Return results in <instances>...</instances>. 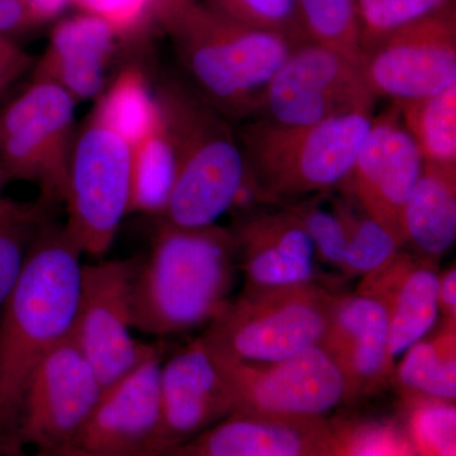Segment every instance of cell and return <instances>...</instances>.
<instances>
[{
	"label": "cell",
	"instance_id": "cell-40",
	"mask_svg": "<svg viewBox=\"0 0 456 456\" xmlns=\"http://www.w3.org/2000/svg\"><path fill=\"white\" fill-rule=\"evenodd\" d=\"M32 456H95L79 446H65V448L36 450Z\"/></svg>",
	"mask_w": 456,
	"mask_h": 456
},
{
	"label": "cell",
	"instance_id": "cell-33",
	"mask_svg": "<svg viewBox=\"0 0 456 456\" xmlns=\"http://www.w3.org/2000/svg\"><path fill=\"white\" fill-rule=\"evenodd\" d=\"M338 456H415L395 421L331 419Z\"/></svg>",
	"mask_w": 456,
	"mask_h": 456
},
{
	"label": "cell",
	"instance_id": "cell-21",
	"mask_svg": "<svg viewBox=\"0 0 456 456\" xmlns=\"http://www.w3.org/2000/svg\"><path fill=\"white\" fill-rule=\"evenodd\" d=\"M117 35L106 20L90 14L62 20L31 68L32 82L55 84L77 103L98 98L106 86Z\"/></svg>",
	"mask_w": 456,
	"mask_h": 456
},
{
	"label": "cell",
	"instance_id": "cell-14",
	"mask_svg": "<svg viewBox=\"0 0 456 456\" xmlns=\"http://www.w3.org/2000/svg\"><path fill=\"white\" fill-rule=\"evenodd\" d=\"M424 165L419 146L404 128L398 108L392 104L373 117L349 175L338 189L404 248L403 209Z\"/></svg>",
	"mask_w": 456,
	"mask_h": 456
},
{
	"label": "cell",
	"instance_id": "cell-15",
	"mask_svg": "<svg viewBox=\"0 0 456 456\" xmlns=\"http://www.w3.org/2000/svg\"><path fill=\"white\" fill-rule=\"evenodd\" d=\"M155 351L130 373L103 389L77 439L95 456H164L161 444L160 369Z\"/></svg>",
	"mask_w": 456,
	"mask_h": 456
},
{
	"label": "cell",
	"instance_id": "cell-2",
	"mask_svg": "<svg viewBox=\"0 0 456 456\" xmlns=\"http://www.w3.org/2000/svg\"><path fill=\"white\" fill-rule=\"evenodd\" d=\"M239 257L231 228L161 222L132 281V323L165 338L211 325L232 301Z\"/></svg>",
	"mask_w": 456,
	"mask_h": 456
},
{
	"label": "cell",
	"instance_id": "cell-31",
	"mask_svg": "<svg viewBox=\"0 0 456 456\" xmlns=\"http://www.w3.org/2000/svg\"><path fill=\"white\" fill-rule=\"evenodd\" d=\"M42 208L17 203L0 213V314L22 272L29 246L45 224Z\"/></svg>",
	"mask_w": 456,
	"mask_h": 456
},
{
	"label": "cell",
	"instance_id": "cell-37",
	"mask_svg": "<svg viewBox=\"0 0 456 456\" xmlns=\"http://www.w3.org/2000/svg\"><path fill=\"white\" fill-rule=\"evenodd\" d=\"M38 23L26 0H0V37L25 31Z\"/></svg>",
	"mask_w": 456,
	"mask_h": 456
},
{
	"label": "cell",
	"instance_id": "cell-29",
	"mask_svg": "<svg viewBox=\"0 0 456 456\" xmlns=\"http://www.w3.org/2000/svg\"><path fill=\"white\" fill-rule=\"evenodd\" d=\"M308 41L362 61L356 0H296Z\"/></svg>",
	"mask_w": 456,
	"mask_h": 456
},
{
	"label": "cell",
	"instance_id": "cell-20",
	"mask_svg": "<svg viewBox=\"0 0 456 456\" xmlns=\"http://www.w3.org/2000/svg\"><path fill=\"white\" fill-rule=\"evenodd\" d=\"M440 269L402 248L382 268L362 278L356 292L386 305L389 318V353L393 362L430 332L439 308Z\"/></svg>",
	"mask_w": 456,
	"mask_h": 456
},
{
	"label": "cell",
	"instance_id": "cell-43",
	"mask_svg": "<svg viewBox=\"0 0 456 456\" xmlns=\"http://www.w3.org/2000/svg\"><path fill=\"white\" fill-rule=\"evenodd\" d=\"M20 452H18V454H9V452H4V450L0 449V456H18Z\"/></svg>",
	"mask_w": 456,
	"mask_h": 456
},
{
	"label": "cell",
	"instance_id": "cell-34",
	"mask_svg": "<svg viewBox=\"0 0 456 456\" xmlns=\"http://www.w3.org/2000/svg\"><path fill=\"white\" fill-rule=\"evenodd\" d=\"M213 9L242 25L277 33L296 45L308 41L296 0H207Z\"/></svg>",
	"mask_w": 456,
	"mask_h": 456
},
{
	"label": "cell",
	"instance_id": "cell-32",
	"mask_svg": "<svg viewBox=\"0 0 456 456\" xmlns=\"http://www.w3.org/2000/svg\"><path fill=\"white\" fill-rule=\"evenodd\" d=\"M362 53L389 33L454 5V0H356Z\"/></svg>",
	"mask_w": 456,
	"mask_h": 456
},
{
	"label": "cell",
	"instance_id": "cell-5",
	"mask_svg": "<svg viewBox=\"0 0 456 456\" xmlns=\"http://www.w3.org/2000/svg\"><path fill=\"white\" fill-rule=\"evenodd\" d=\"M237 136L246 165L273 206L338 189L349 175L373 110H356L310 126L248 119Z\"/></svg>",
	"mask_w": 456,
	"mask_h": 456
},
{
	"label": "cell",
	"instance_id": "cell-11",
	"mask_svg": "<svg viewBox=\"0 0 456 456\" xmlns=\"http://www.w3.org/2000/svg\"><path fill=\"white\" fill-rule=\"evenodd\" d=\"M137 265L139 259L83 265L71 336L103 388L160 349L132 336V281Z\"/></svg>",
	"mask_w": 456,
	"mask_h": 456
},
{
	"label": "cell",
	"instance_id": "cell-42",
	"mask_svg": "<svg viewBox=\"0 0 456 456\" xmlns=\"http://www.w3.org/2000/svg\"><path fill=\"white\" fill-rule=\"evenodd\" d=\"M9 182H11V180H9L7 174H5L2 167H0V200H2L3 189L7 187Z\"/></svg>",
	"mask_w": 456,
	"mask_h": 456
},
{
	"label": "cell",
	"instance_id": "cell-38",
	"mask_svg": "<svg viewBox=\"0 0 456 456\" xmlns=\"http://www.w3.org/2000/svg\"><path fill=\"white\" fill-rule=\"evenodd\" d=\"M439 308L444 320L456 321V268L455 265L440 272Z\"/></svg>",
	"mask_w": 456,
	"mask_h": 456
},
{
	"label": "cell",
	"instance_id": "cell-39",
	"mask_svg": "<svg viewBox=\"0 0 456 456\" xmlns=\"http://www.w3.org/2000/svg\"><path fill=\"white\" fill-rule=\"evenodd\" d=\"M73 0H26L27 5L38 22L50 20V18L61 13L62 9Z\"/></svg>",
	"mask_w": 456,
	"mask_h": 456
},
{
	"label": "cell",
	"instance_id": "cell-17",
	"mask_svg": "<svg viewBox=\"0 0 456 456\" xmlns=\"http://www.w3.org/2000/svg\"><path fill=\"white\" fill-rule=\"evenodd\" d=\"M236 221L231 228L237 246L244 290L272 289L321 281L316 251L297 216L285 206Z\"/></svg>",
	"mask_w": 456,
	"mask_h": 456
},
{
	"label": "cell",
	"instance_id": "cell-18",
	"mask_svg": "<svg viewBox=\"0 0 456 456\" xmlns=\"http://www.w3.org/2000/svg\"><path fill=\"white\" fill-rule=\"evenodd\" d=\"M321 346L344 373L351 403L391 384L395 362L389 353L388 311L377 299L358 292L338 293Z\"/></svg>",
	"mask_w": 456,
	"mask_h": 456
},
{
	"label": "cell",
	"instance_id": "cell-6",
	"mask_svg": "<svg viewBox=\"0 0 456 456\" xmlns=\"http://www.w3.org/2000/svg\"><path fill=\"white\" fill-rule=\"evenodd\" d=\"M323 279L272 289L242 290L207 326V346L224 358L274 362L321 346L336 296Z\"/></svg>",
	"mask_w": 456,
	"mask_h": 456
},
{
	"label": "cell",
	"instance_id": "cell-23",
	"mask_svg": "<svg viewBox=\"0 0 456 456\" xmlns=\"http://www.w3.org/2000/svg\"><path fill=\"white\" fill-rule=\"evenodd\" d=\"M403 354L391 382L399 395L456 401V321L444 320L436 334Z\"/></svg>",
	"mask_w": 456,
	"mask_h": 456
},
{
	"label": "cell",
	"instance_id": "cell-44",
	"mask_svg": "<svg viewBox=\"0 0 456 456\" xmlns=\"http://www.w3.org/2000/svg\"><path fill=\"white\" fill-rule=\"evenodd\" d=\"M167 456H175V455H167Z\"/></svg>",
	"mask_w": 456,
	"mask_h": 456
},
{
	"label": "cell",
	"instance_id": "cell-24",
	"mask_svg": "<svg viewBox=\"0 0 456 456\" xmlns=\"http://www.w3.org/2000/svg\"><path fill=\"white\" fill-rule=\"evenodd\" d=\"M131 147L160 121V110L146 73L137 65L127 66L97 98L92 110Z\"/></svg>",
	"mask_w": 456,
	"mask_h": 456
},
{
	"label": "cell",
	"instance_id": "cell-4",
	"mask_svg": "<svg viewBox=\"0 0 456 456\" xmlns=\"http://www.w3.org/2000/svg\"><path fill=\"white\" fill-rule=\"evenodd\" d=\"M176 175L159 221L183 228L216 224L230 211L246 173L239 136L227 119L189 84L161 77L154 90Z\"/></svg>",
	"mask_w": 456,
	"mask_h": 456
},
{
	"label": "cell",
	"instance_id": "cell-3",
	"mask_svg": "<svg viewBox=\"0 0 456 456\" xmlns=\"http://www.w3.org/2000/svg\"><path fill=\"white\" fill-rule=\"evenodd\" d=\"M151 9L189 86L230 121L255 116L273 75L298 46L242 25L202 0H155Z\"/></svg>",
	"mask_w": 456,
	"mask_h": 456
},
{
	"label": "cell",
	"instance_id": "cell-8",
	"mask_svg": "<svg viewBox=\"0 0 456 456\" xmlns=\"http://www.w3.org/2000/svg\"><path fill=\"white\" fill-rule=\"evenodd\" d=\"M209 351L232 393V413L330 419L336 408L351 403L344 373L322 346L274 362H237Z\"/></svg>",
	"mask_w": 456,
	"mask_h": 456
},
{
	"label": "cell",
	"instance_id": "cell-9",
	"mask_svg": "<svg viewBox=\"0 0 456 456\" xmlns=\"http://www.w3.org/2000/svg\"><path fill=\"white\" fill-rule=\"evenodd\" d=\"M77 104L55 84L32 82L0 110V167L49 202L64 200Z\"/></svg>",
	"mask_w": 456,
	"mask_h": 456
},
{
	"label": "cell",
	"instance_id": "cell-26",
	"mask_svg": "<svg viewBox=\"0 0 456 456\" xmlns=\"http://www.w3.org/2000/svg\"><path fill=\"white\" fill-rule=\"evenodd\" d=\"M393 104L426 163L456 165V86L432 97Z\"/></svg>",
	"mask_w": 456,
	"mask_h": 456
},
{
	"label": "cell",
	"instance_id": "cell-10",
	"mask_svg": "<svg viewBox=\"0 0 456 456\" xmlns=\"http://www.w3.org/2000/svg\"><path fill=\"white\" fill-rule=\"evenodd\" d=\"M374 99L359 64L338 51L305 42L273 75L254 117L283 126H310L373 110Z\"/></svg>",
	"mask_w": 456,
	"mask_h": 456
},
{
	"label": "cell",
	"instance_id": "cell-13",
	"mask_svg": "<svg viewBox=\"0 0 456 456\" xmlns=\"http://www.w3.org/2000/svg\"><path fill=\"white\" fill-rule=\"evenodd\" d=\"M103 389L97 371L69 336L26 384L18 422L20 445L36 450L77 445Z\"/></svg>",
	"mask_w": 456,
	"mask_h": 456
},
{
	"label": "cell",
	"instance_id": "cell-27",
	"mask_svg": "<svg viewBox=\"0 0 456 456\" xmlns=\"http://www.w3.org/2000/svg\"><path fill=\"white\" fill-rule=\"evenodd\" d=\"M338 200L347 233L340 275L347 279L364 278L386 265L403 248L349 197Z\"/></svg>",
	"mask_w": 456,
	"mask_h": 456
},
{
	"label": "cell",
	"instance_id": "cell-19",
	"mask_svg": "<svg viewBox=\"0 0 456 456\" xmlns=\"http://www.w3.org/2000/svg\"><path fill=\"white\" fill-rule=\"evenodd\" d=\"M167 455L338 456L331 419L231 413Z\"/></svg>",
	"mask_w": 456,
	"mask_h": 456
},
{
	"label": "cell",
	"instance_id": "cell-28",
	"mask_svg": "<svg viewBox=\"0 0 456 456\" xmlns=\"http://www.w3.org/2000/svg\"><path fill=\"white\" fill-rule=\"evenodd\" d=\"M401 428L415 456H456V404L399 395Z\"/></svg>",
	"mask_w": 456,
	"mask_h": 456
},
{
	"label": "cell",
	"instance_id": "cell-36",
	"mask_svg": "<svg viewBox=\"0 0 456 456\" xmlns=\"http://www.w3.org/2000/svg\"><path fill=\"white\" fill-rule=\"evenodd\" d=\"M32 59L11 38L0 37V94L31 69Z\"/></svg>",
	"mask_w": 456,
	"mask_h": 456
},
{
	"label": "cell",
	"instance_id": "cell-1",
	"mask_svg": "<svg viewBox=\"0 0 456 456\" xmlns=\"http://www.w3.org/2000/svg\"><path fill=\"white\" fill-rule=\"evenodd\" d=\"M83 253L64 226L45 222L0 314V449L20 450V401L42 360L73 331Z\"/></svg>",
	"mask_w": 456,
	"mask_h": 456
},
{
	"label": "cell",
	"instance_id": "cell-12",
	"mask_svg": "<svg viewBox=\"0 0 456 456\" xmlns=\"http://www.w3.org/2000/svg\"><path fill=\"white\" fill-rule=\"evenodd\" d=\"M368 89L393 103L440 94L456 86L455 7L389 33L362 51Z\"/></svg>",
	"mask_w": 456,
	"mask_h": 456
},
{
	"label": "cell",
	"instance_id": "cell-41",
	"mask_svg": "<svg viewBox=\"0 0 456 456\" xmlns=\"http://www.w3.org/2000/svg\"><path fill=\"white\" fill-rule=\"evenodd\" d=\"M18 202H14V200H5V198H2L0 200V213L7 212L8 209L13 208Z\"/></svg>",
	"mask_w": 456,
	"mask_h": 456
},
{
	"label": "cell",
	"instance_id": "cell-7",
	"mask_svg": "<svg viewBox=\"0 0 456 456\" xmlns=\"http://www.w3.org/2000/svg\"><path fill=\"white\" fill-rule=\"evenodd\" d=\"M132 147L90 112L74 134L66 174V232L83 255L112 248L130 213Z\"/></svg>",
	"mask_w": 456,
	"mask_h": 456
},
{
	"label": "cell",
	"instance_id": "cell-16",
	"mask_svg": "<svg viewBox=\"0 0 456 456\" xmlns=\"http://www.w3.org/2000/svg\"><path fill=\"white\" fill-rule=\"evenodd\" d=\"M160 398L164 456L233 412L230 386L202 338L163 360Z\"/></svg>",
	"mask_w": 456,
	"mask_h": 456
},
{
	"label": "cell",
	"instance_id": "cell-30",
	"mask_svg": "<svg viewBox=\"0 0 456 456\" xmlns=\"http://www.w3.org/2000/svg\"><path fill=\"white\" fill-rule=\"evenodd\" d=\"M283 206L301 222L314 244L317 261L340 273L347 233L338 198L330 197L327 191Z\"/></svg>",
	"mask_w": 456,
	"mask_h": 456
},
{
	"label": "cell",
	"instance_id": "cell-25",
	"mask_svg": "<svg viewBox=\"0 0 456 456\" xmlns=\"http://www.w3.org/2000/svg\"><path fill=\"white\" fill-rule=\"evenodd\" d=\"M176 164L163 119L132 146L130 213L160 218L175 183Z\"/></svg>",
	"mask_w": 456,
	"mask_h": 456
},
{
	"label": "cell",
	"instance_id": "cell-22",
	"mask_svg": "<svg viewBox=\"0 0 456 456\" xmlns=\"http://www.w3.org/2000/svg\"><path fill=\"white\" fill-rule=\"evenodd\" d=\"M404 248L436 261L456 237V165L426 163L402 218Z\"/></svg>",
	"mask_w": 456,
	"mask_h": 456
},
{
	"label": "cell",
	"instance_id": "cell-35",
	"mask_svg": "<svg viewBox=\"0 0 456 456\" xmlns=\"http://www.w3.org/2000/svg\"><path fill=\"white\" fill-rule=\"evenodd\" d=\"M90 16L106 20L117 33L128 31L145 17L155 0H73Z\"/></svg>",
	"mask_w": 456,
	"mask_h": 456
}]
</instances>
